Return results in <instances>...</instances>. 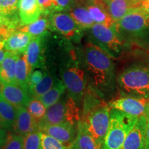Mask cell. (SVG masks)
<instances>
[{
  "instance_id": "1",
  "label": "cell",
  "mask_w": 149,
  "mask_h": 149,
  "mask_svg": "<svg viewBox=\"0 0 149 149\" xmlns=\"http://www.w3.org/2000/svg\"><path fill=\"white\" fill-rule=\"evenodd\" d=\"M84 62L91 84L98 92L106 94L115 87V70L111 57L92 42L84 48Z\"/></svg>"
},
{
  "instance_id": "2",
  "label": "cell",
  "mask_w": 149,
  "mask_h": 149,
  "mask_svg": "<svg viewBox=\"0 0 149 149\" xmlns=\"http://www.w3.org/2000/svg\"><path fill=\"white\" fill-rule=\"evenodd\" d=\"M117 82L123 93L137 98H149V67H128L119 74Z\"/></svg>"
},
{
  "instance_id": "3",
  "label": "cell",
  "mask_w": 149,
  "mask_h": 149,
  "mask_svg": "<svg viewBox=\"0 0 149 149\" xmlns=\"http://www.w3.org/2000/svg\"><path fill=\"white\" fill-rule=\"evenodd\" d=\"M139 117L112 109L110 124L102 149H120L126 136L138 121Z\"/></svg>"
},
{
  "instance_id": "4",
  "label": "cell",
  "mask_w": 149,
  "mask_h": 149,
  "mask_svg": "<svg viewBox=\"0 0 149 149\" xmlns=\"http://www.w3.org/2000/svg\"><path fill=\"white\" fill-rule=\"evenodd\" d=\"M79 110L77 104L71 97L60 100L46 109L44 118L39 122V127L43 125H54L63 123L74 124L79 122Z\"/></svg>"
},
{
  "instance_id": "5",
  "label": "cell",
  "mask_w": 149,
  "mask_h": 149,
  "mask_svg": "<svg viewBox=\"0 0 149 149\" xmlns=\"http://www.w3.org/2000/svg\"><path fill=\"white\" fill-rule=\"evenodd\" d=\"M117 34L122 37H137L149 33V13L133 8L125 16L115 23Z\"/></svg>"
},
{
  "instance_id": "6",
  "label": "cell",
  "mask_w": 149,
  "mask_h": 149,
  "mask_svg": "<svg viewBox=\"0 0 149 149\" xmlns=\"http://www.w3.org/2000/svg\"><path fill=\"white\" fill-rule=\"evenodd\" d=\"M110 109L107 106H98L87 113L83 121L98 149H102L110 124Z\"/></svg>"
},
{
  "instance_id": "7",
  "label": "cell",
  "mask_w": 149,
  "mask_h": 149,
  "mask_svg": "<svg viewBox=\"0 0 149 149\" xmlns=\"http://www.w3.org/2000/svg\"><path fill=\"white\" fill-rule=\"evenodd\" d=\"M93 43L97 45L110 57H116L120 55L122 48V38L117 34L113 26H108L101 24H94L91 29Z\"/></svg>"
},
{
  "instance_id": "8",
  "label": "cell",
  "mask_w": 149,
  "mask_h": 149,
  "mask_svg": "<svg viewBox=\"0 0 149 149\" xmlns=\"http://www.w3.org/2000/svg\"><path fill=\"white\" fill-rule=\"evenodd\" d=\"M61 81L69 93L70 97L76 103L82 99L86 91L85 72L77 61H71L64 68L61 74Z\"/></svg>"
},
{
  "instance_id": "9",
  "label": "cell",
  "mask_w": 149,
  "mask_h": 149,
  "mask_svg": "<svg viewBox=\"0 0 149 149\" xmlns=\"http://www.w3.org/2000/svg\"><path fill=\"white\" fill-rule=\"evenodd\" d=\"M49 20L50 28L65 38L76 41L80 39L82 30L78 26L68 13H53L49 15Z\"/></svg>"
},
{
  "instance_id": "10",
  "label": "cell",
  "mask_w": 149,
  "mask_h": 149,
  "mask_svg": "<svg viewBox=\"0 0 149 149\" xmlns=\"http://www.w3.org/2000/svg\"><path fill=\"white\" fill-rule=\"evenodd\" d=\"M148 103L147 99L127 96L111 102L110 107L113 109L124 112L132 116L139 117L145 116Z\"/></svg>"
},
{
  "instance_id": "11",
  "label": "cell",
  "mask_w": 149,
  "mask_h": 149,
  "mask_svg": "<svg viewBox=\"0 0 149 149\" xmlns=\"http://www.w3.org/2000/svg\"><path fill=\"white\" fill-rule=\"evenodd\" d=\"M0 97L17 109L26 107L31 99L29 91L17 84H1Z\"/></svg>"
},
{
  "instance_id": "12",
  "label": "cell",
  "mask_w": 149,
  "mask_h": 149,
  "mask_svg": "<svg viewBox=\"0 0 149 149\" xmlns=\"http://www.w3.org/2000/svg\"><path fill=\"white\" fill-rule=\"evenodd\" d=\"M40 131L51 136L71 148L77 137L74 124L70 123L40 126Z\"/></svg>"
},
{
  "instance_id": "13",
  "label": "cell",
  "mask_w": 149,
  "mask_h": 149,
  "mask_svg": "<svg viewBox=\"0 0 149 149\" xmlns=\"http://www.w3.org/2000/svg\"><path fill=\"white\" fill-rule=\"evenodd\" d=\"M146 117L141 116L126 136L120 149H145L147 127Z\"/></svg>"
},
{
  "instance_id": "14",
  "label": "cell",
  "mask_w": 149,
  "mask_h": 149,
  "mask_svg": "<svg viewBox=\"0 0 149 149\" xmlns=\"http://www.w3.org/2000/svg\"><path fill=\"white\" fill-rule=\"evenodd\" d=\"M13 128L15 134L23 137L29 133L40 130L39 122L30 114L26 107H21L17 109Z\"/></svg>"
},
{
  "instance_id": "15",
  "label": "cell",
  "mask_w": 149,
  "mask_h": 149,
  "mask_svg": "<svg viewBox=\"0 0 149 149\" xmlns=\"http://www.w3.org/2000/svg\"><path fill=\"white\" fill-rule=\"evenodd\" d=\"M19 0H0V12L3 17V25L13 31L21 26L18 14Z\"/></svg>"
},
{
  "instance_id": "16",
  "label": "cell",
  "mask_w": 149,
  "mask_h": 149,
  "mask_svg": "<svg viewBox=\"0 0 149 149\" xmlns=\"http://www.w3.org/2000/svg\"><path fill=\"white\" fill-rule=\"evenodd\" d=\"M45 35L33 38L25 52L31 69L41 68L44 64V38Z\"/></svg>"
},
{
  "instance_id": "17",
  "label": "cell",
  "mask_w": 149,
  "mask_h": 149,
  "mask_svg": "<svg viewBox=\"0 0 149 149\" xmlns=\"http://www.w3.org/2000/svg\"><path fill=\"white\" fill-rule=\"evenodd\" d=\"M18 14L21 26L36 21L42 15L37 0H19Z\"/></svg>"
},
{
  "instance_id": "18",
  "label": "cell",
  "mask_w": 149,
  "mask_h": 149,
  "mask_svg": "<svg viewBox=\"0 0 149 149\" xmlns=\"http://www.w3.org/2000/svg\"><path fill=\"white\" fill-rule=\"evenodd\" d=\"M84 3L95 24H104L110 27L114 26L115 22L108 13L102 0H86Z\"/></svg>"
},
{
  "instance_id": "19",
  "label": "cell",
  "mask_w": 149,
  "mask_h": 149,
  "mask_svg": "<svg viewBox=\"0 0 149 149\" xmlns=\"http://www.w3.org/2000/svg\"><path fill=\"white\" fill-rule=\"evenodd\" d=\"M33 37L27 33L15 31L9 35L5 42V48L7 51L21 54L25 53L28 46Z\"/></svg>"
},
{
  "instance_id": "20",
  "label": "cell",
  "mask_w": 149,
  "mask_h": 149,
  "mask_svg": "<svg viewBox=\"0 0 149 149\" xmlns=\"http://www.w3.org/2000/svg\"><path fill=\"white\" fill-rule=\"evenodd\" d=\"M112 20L116 23L135 6L130 0H102Z\"/></svg>"
},
{
  "instance_id": "21",
  "label": "cell",
  "mask_w": 149,
  "mask_h": 149,
  "mask_svg": "<svg viewBox=\"0 0 149 149\" xmlns=\"http://www.w3.org/2000/svg\"><path fill=\"white\" fill-rule=\"evenodd\" d=\"M19 54L7 52L6 56L0 64V83L17 84L15 66Z\"/></svg>"
},
{
  "instance_id": "22",
  "label": "cell",
  "mask_w": 149,
  "mask_h": 149,
  "mask_svg": "<svg viewBox=\"0 0 149 149\" xmlns=\"http://www.w3.org/2000/svg\"><path fill=\"white\" fill-rule=\"evenodd\" d=\"M68 13L82 31L91 29L94 25L95 22L91 18L84 2L74 1L71 8L68 10Z\"/></svg>"
},
{
  "instance_id": "23",
  "label": "cell",
  "mask_w": 149,
  "mask_h": 149,
  "mask_svg": "<svg viewBox=\"0 0 149 149\" xmlns=\"http://www.w3.org/2000/svg\"><path fill=\"white\" fill-rule=\"evenodd\" d=\"M33 72L28 62L25 53L19 54L15 66V78L17 84L29 91L28 82L31 72Z\"/></svg>"
},
{
  "instance_id": "24",
  "label": "cell",
  "mask_w": 149,
  "mask_h": 149,
  "mask_svg": "<svg viewBox=\"0 0 149 149\" xmlns=\"http://www.w3.org/2000/svg\"><path fill=\"white\" fill-rule=\"evenodd\" d=\"M48 28H50L49 15L42 14L36 21L28 25L21 26L18 27L17 31L29 33L34 38L36 37L45 35Z\"/></svg>"
},
{
  "instance_id": "25",
  "label": "cell",
  "mask_w": 149,
  "mask_h": 149,
  "mask_svg": "<svg viewBox=\"0 0 149 149\" xmlns=\"http://www.w3.org/2000/svg\"><path fill=\"white\" fill-rule=\"evenodd\" d=\"M71 149H98L84 122H78L77 137Z\"/></svg>"
},
{
  "instance_id": "26",
  "label": "cell",
  "mask_w": 149,
  "mask_h": 149,
  "mask_svg": "<svg viewBox=\"0 0 149 149\" xmlns=\"http://www.w3.org/2000/svg\"><path fill=\"white\" fill-rule=\"evenodd\" d=\"M17 114V109L0 97V126L10 128L13 127Z\"/></svg>"
},
{
  "instance_id": "27",
  "label": "cell",
  "mask_w": 149,
  "mask_h": 149,
  "mask_svg": "<svg viewBox=\"0 0 149 149\" xmlns=\"http://www.w3.org/2000/svg\"><path fill=\"white\" fill-rule=\"evenodd\" d=\"M65 90L66 86L64 82L61 80H57L53 86L47 93L38 99L45 106L46 109H48L59 101Z\"/></svg>"
},
{
  "instance_id": "28",
  "label": "cell",
  "mask_w": 149,
  "mask_h": 149,
  "mask_svg": "<svg viewBox=\"0 0 149 149\" xmlns=\"http://www.w3.org/2000/svg\"><path fill=\"white\" fill-rule=\"evenodd\" d=\"M54 84H55V81L53 77L46 72L44 73L42 81L37 86H35L34 88L29 91L30 95H31L34 98H40L53 86Z\"/></svg>"
},
{
  "instance_id": "29",
  "label": "cell",
  "mask_w": 149,
  "mask_h": 149,
  "mask_svg": "<svg viewBox=\"0 0 149 149\" xmlns=\"http://www.w3.org/2000/svg\"><path fill=\"white\" fill-rule=\"evenodd\" d=\"M26 108L30 114L38 122H40L44 118L47 109L39 99L34 97L31 99Z\"/></svg>"
},
{
  "instance_id": "30",
  "label": "cell",
  "mask_w": 149,
  "mask_h": 149,
  "mask_svg": "<svg viewBox=\"0 0 149 149\" xmlns=\"http://www.w3.org/2000/svg\"><path fill=\"white\" fill-rule=\"evenodd\" d=\"M41 141L42 149H71V147L67 146L60 141L42 132H41Z\"/></svg>"
},
{
  "instance_id": "31",
  "label": "cell",
  "mask_w": 149,
  "mask_h": 149,
  "mask_svg": "<svg viewBox=\"0 0 149 149\" xmlns=\"http://www.w3.org/2000/svg\"><path fill=\"white\" fill-rule=\"evenodd\" d=\"M24 139V149H42L40 130L25 135Z\"/></svg>"
},
{
  "instance_id": "32",
  "label": "cell",
  "mask_w": 149,
  "mask_h": 149,
  "mask_svg": "<svg viewBox=\"0 0 149 149\" xmlns=\"http://www.w3.org/2000/svg\"><path fill=\"white\" fill-rule=\"evenodd\" d=\"M23 136L17 134H8L2 149H24Z\"/></svg>"
},
{
  "instance_id": "33",
  "label": "cell",
  "mask_w": 149,
  "mask_h": 149,
  "mask_svg": "<svg viewBox=\"0 0 149 149\" xmlns=\"http://www.w3.org/2000/svg\"><path fill=\"white\" fill-rule=\"evenodd\" d=\"M74 0H54L53 13L68 12Z\"/></svg>"
},
{
  "instance_id": "34",
  "label": "cell",
  "mask_w": 149,
  "mask_h": 149,
  "mask_svg": "<svg viewBox=\"0 0 149 149\" xmlns=\"http://www.w3.org/2000/svg\"><path fill=\"white\" fill-rule=\"evenodd\" d=\"M44 72L41 70H35L31 72L29 79V82H28L29 92L31 89L34 88L35 86H37L42 81L43 77H44Z\"/></svg>"
},
{
  "instance_id": "35",
  "label": "cell",
  "mask_w": 149,
  "mask_h": 149,
  "mask_svg": "<svg viewBox=\"0 0 149 149\" xmlns=\"http://www.w3.org/2000/svg\"><path fill=\"white\" fill-rule=\"evenodd\" d=\"M37 2L42 10V14L50 15L53 13L54 0H37Z\"/></svg>"
},
{
  "instance_id": "36",
  "label": "cell",
  "mask_w": 149,
  "mask_h": 149,
  "mask_svg": "<svg viewBox=\"0 0 149 149\" xmlns=\"http://www.w3.org/2000/svg\"><path fill=\"white\" fill-rule=\"evenodd\" d=\"M7 52L8 51L5 48V42L3 40H0V64L6 56Z\"/></svg>"
},
{
  "instance_id": "37",
  "label": "cell",
  "mask_w": 149,
  "mask_h": 149,
  "mask_svg": "<svg viewBox=\"0 0 149 149\" xmlns=\"http://www.w3.org/2000/svg\"><path fill=\"white\" fill-rule=\"evenodd\" d=\"M134 8H139L141 10L144 11V12L149 13V1H142V2L139 3Z\"/></svg>"
},
{
  "instance_id": "38",
  "label": "cell",
  "mask_w": 149,
  "mask_h": 149,
  "mask_svg": "<svg viewBox=\"0 0 149 149\" xmlns=\"http://www.w3.org/2000/svg\"><path fill=\"white\" fill-rule=\"evenodd\" d=\"M7 135L3 129L0 128V149H2L6 140Z\"/></svg>"
},
{
  "instance_id": "39",
  "label": "cell",
  "mask_w": 149,
  "mask_h": 149,
  "mask_svg": "<svg viewBox=\"0 0 149 149\" xmlns=\"http://www.w3.org/2000/svg\"><path fill=\"white\" fill-rule=\"evenodd\" d=\"M145 149H149V122L148 121V122H147L146 141H145Z\"/></svg>"
},
{
  "instance_id": "40",
  "label": "cell",
  "mask_w": 149,
  "mask_h": 149,
  "mask_svg": "<svg viewBox=\"0 0 149 149\" xmlns=\"http://www.w3.org/2000/svg\"><path fill=\"white\" fill-rule=\"evenodd\" d=\"M3 25V17L1 15V12H0V28H1Z\"/></svg>"
},
{
  "instance_id": "41",
  "label": "cell",
  "mask_w": 149,
  "mask_h": 149,
  "mask_svg": "<svg viewBox=\"0 0 149 149\" xmlns=\"http://www.w3.org/2000/svg\"><path fill=\"white\" fill-rule=\"evenodd\" d=\"M145 117H146L147 120L149 122V103H148V108H147V110H146V114H145Z\"/></svg>"
},
{
  "instance_id": "42",
  "label": "cell",
  "mask_w": 149,
  "mask_h": 149,
  "mask_svg": "<svg viewBox=\"0 0 149 149\" xmlns=\"http://www.w3.org/2000/svg\"><path fill=\"white\" fill-rule=\"evenodd\" d=\"M130 1H132L134 3H135V6L136 5L138 4V3L140 2L141 0H130ZM135 6H134V7H135ZM134 7H133V8H134Z\"/></svg>"
},
{
  "instance_id": "43",
  "label": "cell",
  "mask_w": 149,
  "mask_h": 149,
  "mask_svg": "<svg viewBox=\"0 0 149 149\" xmlns=\"http://www.w3.org/2000/svg\"><path fill=\"white\" fill-rule=\"evenodd\" d=\"M74 1H79V2H84V1H86V0H74Z\"/></svg>"
},
{
  "instance_id": "44",
  "label": "cell",
  "mask_w": 149,
  "mask_h": 149,
  "mask_svg": "<svg viewBox=\"0 0 149 149\" xmlns=\"http://www.w3.org/2000/svg\"><path fill=\"white\" fill-rule=\"evenodd\" d=\"M142 1H149V0H141L140 2H142ZM139 2V3H140Z\"/></svg>"
},
{
  "instance_id": "45",
  "label": "cell",
  "mask_w": 149,
  "mask_h": 149,
  "mask_svg": "<svg viewBox=\"0 0 149 149\" xmlns=\"http://www.w3.org/2000/svg\"><path fill=\"white\" fill-rule=\"evenodd\" d=\"M0 86H1V83H0Z\"/></svg>"
}]
</instances>
